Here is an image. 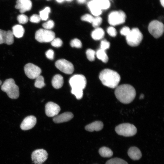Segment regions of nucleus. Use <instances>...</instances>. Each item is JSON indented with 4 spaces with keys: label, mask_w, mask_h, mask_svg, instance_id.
<instances>
[{
    "label": "nucleus",
    "mask_w": 164,
    "mask_h": 164,
    "mask_svg": "<svg viewBox=\"0 0 164 164\" xmlns=\"http://www.w3.org/2000/svg\"><path fill=\"white\" fill-rule=\"evenodd\" d=\"M96 5L100 9H106L110 6L108 0H93Z\"/></svg>",
    "instance_id": "25"
},
{
    "label": "nucleus",
    "mask_w": 164,
    "mask_h": 164,
    "mask_svg": "<svg viewBox=\"0 0 164 164\" xmlns=\"http://www.w3.org/2000/svg\"><path fill=\"white\" fill-rule=\"evenodd\" d=\"M15 7L19 9L21 13L29 11L32 7V3L30 0H17Z\"/></svg>",
    "instance_id": "16"
},
{
    "label": "nucleus",
    "mask_w": 164,
    "mask_h": 164,
    "mask_svg": "<svg viewBox=\"0 0 164 164\" xmlns=\"http://www.w3.org/2000/svg\"><path fill=\"white\" fill-rule=\"evenodd\" d=\"M126 18L125 14L123 11H114L111 12L109 14L108 22L111 26H116L125 22Z\"/></svg>",
    "instance_id": "7"
},
{
    "label": "nucleus",
    "mask_w": 164,
    "mask_h": 164,
    "mask_svg": "<svg viewBox=\"0 0 164 164\" xmlns=\"http://www.w3.org/2000/svg\"><path fill=\"white\" fill-rule=\"evenodd\" d=\"M99 78L103 85L111 88H115L121 80L117 72L109 69L102 70L100 73Z\"/></svg>",
    "instance_id": "2"
},
{
    "label": "nucleus",
    "mask_w": 164,
    "mask_h": 164,
    "mask_svg": "<svg viewBox=\"0 0 164 164\" xmlns=\"http://www.w3.org/2000/svg\"><path fill=\"white\" fill-rule=\"evenodd\" d=\"M144 95L143 94H141L139 97V99H142L144 98Z\"/></svg>",
    "instance_id": "43"
},
{
    "label": "nucleus",
    "mask_w": 164,
    "mask_h": 164,
    "mask_svg": "<svg viewBox=\"0 0 164 164\" xmlns=\"http://www.w3.org/2000/svg\"><path fill=\"white\" fill-rule=\"evenodd\" d=\"M54 26V23L52 20H49L44 23L42 25L44 29L49 30L53 28Z\"/></svg>",
    "instance_id": "36"
},
{
    "label": "nucleus",
    "mask_w": 164,
    "mask_h": 164,
    "mask_svg": "<svg viewBox=\"0 0 164 164\" xmlns=\"http://www.w3.org/2000/svg\"><path fill=\"white\" fill-rule=\"evenodd\" d=\"M114 94L117 98L121 102L128 104L134 100L136 93L135 89L132 86L123 84L118 86L115 88Z\"/></svg>",
    "instance_id": "1"
},
{
    "label": "nucleus",
    "mask_w": 164,
    "mask_h": 164,
    "mask_svg": "<svg viewBox=\"0 0 164 164\" xmlns=\"http://www.w3.org/2000/svg\"><path fill=\"white\" fill-rule=\"evenodd\" d=\"M129 157L135 160L140 159L142 157V153L140 149L136 147L130 148L128 152Z\"/></svg>",
    "instance_id": "19"
},
{
    "label": "nucleus",
    "mask_w": 164,
    "mask_h": 164,
    "mask_svg": "<svg viewBox=\"0 0 164 164\" xmlns=\"http://www.w3.org/2000/svg\"><path fill=\"white\" fill-rule=\"evenodd\" d=\"M107 32L108 34L112 37L115 36L117 34L116 29L112 26H110L107 29Z\"/></svg>",
    "instance_id": "40"
},
{
    "label": "nucleus",
    "mask_w": 164,
    "mask_h": 164,
    "mask_svg": "<svg viewBox=\"0 0 164 164\" xmlns=\"http://www.w3.org/2000/svg\"><path fill=\"white\" fill-rule=\"evenodd\" d=\"M104 35V30L101 28H96L92 32L91 37L95 40H99L102 39Z\"/></svg>",
    "instance_id": "23"
},
{
    "label": "nucleus",
    "mask_w": 164,
    "mask_h": 164,
    "mask_svg": "<svg viewBox=\"0 0 164 164\" xmlns=\"http://www.w3.org/2000/svg\"><path fill=\"white\" fill-rule=\"evenodd\" d=\"M102 18L99 16L94 18L92 22L93 26L95 28L98 27L102 22Z\"/></svg>",
    "instance_id": "34"
},
{
    "label": "nucleus",
    "mask_w": 164,
    "mask_h": 164,
    "mask_svg": "<svg viewBox=\"0 0 164 164\" xmlns=\"http://www.w3.org/2000/svg\"><path fill=\"white\" fill-rule=\"evenodd\" d=\"M148 29L149 32L154 37H160L164 32V25L161 22L157 20L151 21L149 24Z\"/></svg>",
    "instance_id": "8"
},
{
    "label": "nucleus",
    "mask_w": 164,
    "mask_h": 164,
    "mask_svg": "<svg viewBox=\"0 0 164 164\" xmlns=\"http://www.w3.org/2000/svg\"><path fill=\"white\" fill-rule=\"evenodd\" d=\"M47 152L43 149H37L33 151L31 154V159L35 164H41L48 158Z\"/></svg>",
    "instance_id": "12"
},
{
    "label": "nucleus",
    "mask_w": 164,
    "mask_h": 164,
    "mask_svg": "<svg viewBox=\"0 0 164 164\" xmlns=\"http://www.w3.org/2000/svg\"><path fill=\"white\" fill-rule=\"evenodd\" d=\"M142 32L137 28L131 30L128 35L126 36V40L127 43L132 46H136L139 45L143 39Z\"/></svg>",
    "instance_id": "5"
},
{
    "label": "nucleus",
    "mask_w": 164,
    "mask_h": 164,
    "mask_svg": "<svg viewBox=\"0 0 164 164\" xmlns=\"http://www.w3.org/2000/svg\"><path fill=\"white\" fill-rule=\"evenodd\" d=\"M17 19L19 23L25 24L28 22V18L25 15L21 14L18 15Z\"/></svg>",
    "instance_id": "33"
},
{
    "label": "nucleus",
    "mask_w": 164,
    "mask_h": 164,
    "mask_svg": "<svg viewBox=\"0 0 164 164\" xmlns=\"http://www.w3.org/2000/svg\"><path fill=\"white\" fill-rule=\"evenodd\" d=\"M50 12V9L49 7H46L43 10L39 12V16L41 20H46L49 17V15Z\"/></svg>",
    "instance_id": "27"
},
{
    "label": "nucleus",
    "mask_w": 164,
    "mask_h": 164,
    "mask_svg": "<svg viewBox=\"0 0 164 164\" xmlns=\"http://www.w3.org/2000/svg\"><path fill=\"white\" fill-rule=\"evenodd\" d=\"M14 35L12 31H6L0 29V44H12L14 42Z\"/></svg>",
    "instance_id": "14"
},
{
    "label": "nucleus",
    "mask_w": 164,
    "mask_h": 164,
    "mask_svg": "<svg viewBox=\"0 0 164 164\" xmlns=\"http://www.w3.org/2000/svg\"></svg>",
    "instance_id": "49"
},
{
    "label": "nucleus",
    "mask_w": 164,
    "mask_h": 164,
    "mask_svg": "<svg viewBox=\"0 0 164 164\" xmlns=\"http://www.w3.org/2000/svg\"><path fill=\"white\" fill-rule=\"evenodd\" d=\"M24 70L27 76L32 79H36L41 73V70L39 67L30 63H27L25 66Z\"/></svg>",
    "instance_id": "11"
},
{
    "label": "nucleus",
    "mask_w": 164,
    "mask_h": 164,
    "mask_svg": "<svg viewBox=\"0 0 164 164\" xmlns=\"http://www.w3.org/2000/svg\"><path fill=\"white\" fill-rule=\"evenodd\" d=\"M56 0L57 2L59 3H61L64 1V0Z\"/></svg>",
    "instance_id": "46"
},
{
    "label": "nucleus",
    "mask_w": 164,
    "mask_h": 164,
    "mask_svg": "<svg viewBox=\"0 0 164 164\" xmlns=\"http://www.w3.org/2000/svg\"><path fill=\"white\" fill-rule=\"evenodd\" d=\"M63 84V77L61 75L57 74L53 77L52 84L54 88L57 89L60 88L62 87Z\"/></svg>",
    "instance_id": "20"
},
{
    "label": "nucleus",
    "mask_w": 164,
    "mask_h": 164,
    "mask_svg": "<svg viewBox=\"0 0 164 164\" xmlns=\"http://www.w3.org/2000/svg\"><path fill=\"white\" fill-rule=\"evenodd\" d=\"M2 84V81L0 80V86L1 85V84Z\"/></svg>",
    "instance_id": "47"
},
{
    "label": "nucleus",
    "mask_w": 164,
    "mask_h": 164,
    "mask_svg": "<svg viewBox=\"0 0 164 164\" xmlns=\"http://www.w3.org/2000/svg\"><path fill=\"white\" fill-rule=\"evenodd\" d=\"M1 88L2 90L6 92L11 98L16 99L19 97V88L13 79L10 78L6 79L2 85Z\"/></svg>",
    "instance_id": "3"
},
{
    "label": "nucleus",
    "mask_w": 164,
    "mask_h": 164,
    "mask_svg": "<svg viewBox=\"0 0 164 164\" xmlns=\"http://www.w3.org/2000/svg\"><path fill=\"white\" fill-rule=\"evenodd\" d=\"M55 65L60 71L67 74H72L74 70L73 64L64 59L57 60L55 63Z\"/></svg>",
    "instance_id": "10"
},
{
    "label": "nucleus",
    "mask_w": 164,
    "mask_h": 164,
    "mask_svg": "<svg viewBox=\"0 0 164 164\" xmlns=\"http://www.w3.org/2000/svg\"><path fill=\"white\" fill-rule=\"evenodd\" d=\"M41 20L39 15L36 14H33L32 15L30 18V21L33 23H39Z\"/></svg>",
    "instance_id": "38"
},
{
    "label": "nucleus",
    "mask_w": 164,
    "mask_h": 164,
    "mask_svg": "<svg viewBox=\"0 0 164 164\" xmlns=\"http://www.w3.org/2000/svg\"><path fill=\"white\" fill-rule=\"evenodd\" d=\"M86 54L89 60L92 61L94 60L96 53L94 50L91 49H88L86 51Z\"/></svg>",
    "instance_id": "30"
},
{
    "label": "nucleus",
    "mask_w": 164,
    "mask_h": 164,
    "mask_svg": "<svg viewBox=\"0 0 164 164\" xmlns=\"http://www.w3.org/2000/svg\"><path fill=\"white\" fill-rule=\"evenodd\" d=\"M55 37V34L53 31L45 29H39L35 34V39L40 43L50 42Z\"/></svg>",
    "instance_id": "6"
},
{
    "label": "nucleus",
    "mask_w": 164,
    "mask_h": 164,
    "mask_svg": "<svg viewBox=\"0 0 164 164\" xmlns=\"http://www.w3.org/2000/svg\"><path fill=\"white\" fill-rule=\"evenodd\" d=\"M36 122V118L33 115H30L26 117L20 125V128L23 130H27L32 128Z\"/></svg>",
    "instance_id": "15"
},
{
    "label": "nucleus",
    "mask_w": 164,
    "mask_h": 164,
    "mask_svg": "<svg viewBox=\"0 0 164 164\" xmlns=\"http://www.w3.org/2000/svg\"><path fill=\"white\" fill-rule=\"evenodd\" d=\"M118 135L125 137L132 136L135 135L137 132L136 127L133 124L125 123L120 124L115 128Z\"/></svg>",
    "instance_id": "4"
},
{
    "label": "nucleus",
    "mask_w": 164,
    "mask_h": 164,
    "mask_svg": "<svg viewBox=\"0 0 164 164\" xmlns=\"http://www.w3.org/2000/svg\"><path fill=\"white\" fill-rule=\"evenodd\" d=\"M80 3H84L85 1V0H77Z\"/></svg>",
    "instance_id": "45"
},
{
    "label": "nucleus",
    "mask_w": 164,
    "mask_h": 164,
    "mask_svg": "<svg viewBox=\"0 0 164 164\" xmlns=\"http://www.w3.org/2000/svg\"><path fill=\"white\" fill-rule=\"evenodd\" d=\"M131 29L128 26H124L123 27L120 31L121 34L126 37L128 36L130 32Z\"/></svg>",
    "instance_id": "41"
},
{
    "label": "nucleus",
    "mask_w": 164,
    "mask_h": 164,
    "mask_svg": "<svg viewBox=\"0 0 164 164\" xmlns=\"http://www.w3.org/2000/svg\"><path fill=\"white\" fill-rule=\"evenodd\" d=\"M103 126V124L102 121H97L87 125L85 128L86 130L90 132L98 131L102 129Z\"/></svg>",
    "instance_id": "18"
},
{
    "label": "nucleus",
    "mask_w": 164,
    "mask_h": 164,
    "mask_svg": "<svg viewBox=\"0 0 164 164\" xmlns=\"http://www.w3.org/2000/svg\"><path fill=\"white\" fill-rule=\"evenodd\" d=\"M12 32L15 37L20 38L22 37L25 32L23 27L20 25H16L12 28Z\"/></svg>",
    "instance_id": "22"
},
{
    "label": "nucleus",
    "mask_w": 164,
    "mask_h": 164,
    "mask_svg": "<svg viewBox=\"0 0 164 164\" xmlns=\"http://www.w3.org/2000/svg\"><path fill=\"white\" fill-rule=\"evenodd\" d=\"M105 164H128L124 160L119 158H115L108 160Z\"/></svg>",
    "instance_id": "29"
},
{
    "label": "nucleus",
    "mask_w": 164,
    "mask_h": 164,
    "mask_svg": "<svg viewBox=\"0 0 164 164\" xmlns=\"http://www.w3.org/2000/svg\"><path fill=\"white\" fill-rule=\"evenodd\" d=\"M96 55L97 58L101 60L103 62L106 63L108 62V58L105 50L100 49L97 51Z\"/></svg>",
    "instance_id": "26"
},
{
    "label": "nucleus",
    "mask_w": 164,
    "mask_h": 164,
    "mask_svg": "<svg viewBox=\"0 0 164 164\" xmlns=\"http://www.w3.org/2000/svg\"><path fill=\"white\" fill-rule=\"evenodd\" d=\"M51 45L55 47H59L62 46L63 42L60 38H54L51 42Z\"/></svg>",
    "instance_id": "35"
},
{
    "label": "nucleus",
    "mask_w": 164,
    "mask_h": 164,
    "mask_svg": "<svg viewBox=\"0 0 164 164\" xmlns=\"http://www.w3.org/2000/svg\"><path fill=\"white\" fill-rule=\"evenodd\" d=\"M73 117V115L72 113L67 112L56 115L53 118V120L55 123H59L68 121Z\"/></svg>",
    "instance_id": "17"
},
{
    "label": "nucleus",
    "mask_w": 164,
    "mask_h": 164,
    "mask_svg": "<svg viewBox=\"0 0 164 164\" xmlns=\"http://www.w3.org/2000/svg\"><path fill=\"white\" fill-rule=\"evenodd\" d=\"M43 77L41 75H39L36 78L34 83L35 87L39 88H43L45 85Z\"/></svg>",
    "instance_id": "28"
},
{
    "label": "nucleus",
    "mask_w": 164,
    "mask_h": 164,
    "mask_svg": "<svg viewBox=\"0 0 164 164\" xmlns=\"http://www.w3.org/2000/svg\"><path fill=\"white\" fill-rule=\"evenodd\" d=\"M99 153L103 157H110L113 154L112 151L109 148L106 147L100 148L99 150Z\"/></svg>",
    "instance_id": "24"
},
{
    "label": "nucleus",
    "mask_w": 164,
    "mask_h": 164,
    "mask_svg": "<svg viewBox=\"0 0 164 164\" xmlns=\"http://www.w3.org/2000/svg\"><path fill=\"white\" fill-rule=\"evenodd\" d=\"M110 46V43L109 42L106 40H104L101 41V49L104 50L108 49Z\"/></svg>",
    "instance_id": "39"
},
{
    "label": "nucleus",
    "mask_w": 164,
    "mask_h": 164,
    "mask_svg": "<svg viewBox=\"0 0 164 164\" xmlns=\"http://www.w3.org/2000/svg\"><path fill=\"white\" fill-rule=\"evenodd\" d=\"M67 1H71L72 0H65Z\"/></svg>",
    "instance_id": "48"
},
{
    "label": "nucleus",
    "mask_w": 164,
    "mask_h": 164,
    "mask_svg": "<svg viewBox=\"0 0 164 164\" xmlns=\"http://www.w3.org/2000/svg\"><path fill=\"white\" fill-rule=\"evenodd\" d=\"M46 56L47 58L51 60H53L54 57V52L52 49H49L45 53Z\"/></svg>",
    "instance_id": "42"
},
{
    "label": "nucleus",
    "mask_w": 164,
    "mask_h": 164,
    "mask_svg": "<svg viewBox=\"0 0 164 164\" xmlns=\"http://www.w3.org/2000/svg\"><path fill=\"white\" fill-rule=\"evenodd\" d=\"M71 46L77 48H80L82 46L81 41L78 39L75 38L71 40L70 43Z\"/></svg>",
    "instance_id": "32"
},
{
    "label": "nucleus",
    "mask_w": 164,
    "mask_h": 164,
    "mask_svg": "<svg viewBox=\"0 0 164 164\" xmlns=\"http://www.w3.org/2000/svg\"><path fill=\"white\" fill-rule=\"evenodd\" d=\"M94 17L91 15L89 14H85L81 17V19L85 21H86L90 23H92L94 19Z\"/></svg>",
    "instance_id": "37"
},
{
    "label": "nucleus",
    "mask_w": 164,
    "mask_h": 164,
    "mask_svg": "<svg viewBox=\"0 0 164 164\" xmlns=\"http://www.w3.org/2000/svg\"><path fill=\"white\" fill-rule=\"evenodd\" d=\"M88 6L93 15L98 16L101 14V9L96 5L93 0L88 2Z\"/></svg>",
    "instance_id": "21"
},
{
    "label": "nucleus",
    "mask_w": 164,
    "mask_h": 164,
    "mask_svg": "<svg viewBox=\"0 0 164 164\" xmlns=\"http://www.w3.org/2000/svg\"><path fill=\"white\" fill-rule=\"evenodd\" d=\"M162 5L163 7L164 6V0H160Z\"/></svg>",
    "instance_id": "44"
},
{
    "label": "nucleus",
    "mask_w": 164,
    "mask_h": 164,
    "mask_svg": "<svg viewBox=\"0 0 164 164\" xmlns=\"http://www.w3.org/2000/svg\"><path fill=\"white\" fill-rule=\"evenodd\" d=\"M69 82L72 89L83 90L86 87L87 80L83 75L76 74L70 78Z\"/></svg>",
    "instance_id": "9"
},
{
    "label": "nucleus",
    "mask_w": 164,
    "mask_h": 164,
    "mask_svg": "<svg viewBox=\"0 0 164 164\" xmlns=\"http://www.w3.org/2000/svg\"><path fill=\"white\" fill-rule=\"evenodd\" d=\"M71 92L74 94L77 99L79 100L82 98L83 96V91L82 90L72 89Z\"/></svg>",
    "instance_id": "31"
},
{
    "label": "nucleus",
    "mask_w": 164,
    "mask_h": 164,
    "mask_svg": "<svg viewBox=\"0 0 164 164\" xmlns=\"http://www.w3.org/2000/svg\"><path fill=\"white\" fill-rule=\"evenodd\" d=\"M60 110V107L52 102H48L45 106V113L49 117H52L57 115Z\"/></svg>",
    "instance_id": "13"
}]
</instances>
